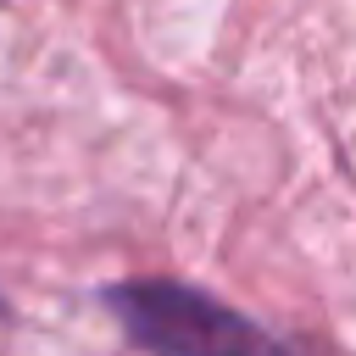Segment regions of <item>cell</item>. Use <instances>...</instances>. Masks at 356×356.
<instances>
[{
    "instance_id": "6da1fadb",
    "label": "cell",
    "mask_w": 356,
    "mask_h": 356,
    "mask_svg": "<svg viewBox=\"0 0 356 356\" xmlns=\"http://www.w3.org/2000/svg\"><path fill=\"white\" fill-rule=\"evenodd\" d=\"M117 306L128 317V328H139L145 345L172 350V356H273V345L261 350V334L234 323L228 312L195 300L189 289L172 284H139V289H117Z\"/></svg>"
}]
</instances>
